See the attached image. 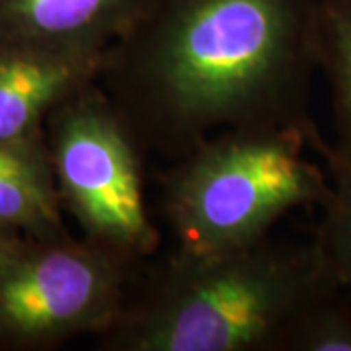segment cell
I'll return each mask as SVG.
<instances>
[{
	"label": "cell",
	"mask_w": 351,
	"mask_h": 351,
	"mask_svg": "<svg viewBox=\"0 0 351 351\" xmlns=\"http://www.w3.org/2000/svg\"><path fill=\"white\" fill-rule=\"evenodd\" d=\"M45 141L61 205L82 239L131 263L156 256L162 239L147 209L145 152L98 82L51 112Z\"/></svg>",
	"instance_id": "277c9868"
},
{
	"label": "cell",
	"mask_w": 351,
	"mask_h": 351,
	"mask_svg": "<svg viewBox=\"0 0 351 351\" xmlns=\"http://www.w3.org/2000/svg\"><path fill=\"white\" fill-rule=\"evenodd\" d=\"M318 71L330 86L334 143L318 137L313 149L351 168V0H322Z\"/></svg>",
	"instance_id": "9c48e42d"
},
{
	"label": "cell",
	"mask_w": 351,
	"mask_h": 351,
	"mask_svg": "<svg viewBox=\"0 0 351 351\" xmlns=\"http://www.w3.org/2000/svg\"><path fill=\"white\" fill-rule=\"evenodd\" d=\"M104 53L0 43V141L45 135L51 112L98 82Z\"/></svg>",
	"instance_id": "8992f818"
},
{
	"label": "cell",
	"mask_w": 351,
	"mask_h": 351,
	"mask_svg": "<svg viewBox=\"0 0 351 351\" xmlns=\"http://www.w3.org/2000/svg\"><path fill=\"white\" fill-rule=\"evenodd\" d=\"M45 135L0 141V225L36 239L69 234Z\"/></svg>",
	"instance_id": "ba28073f"
},
{
	"label": "cell",
	"mask_w": 351,
	"mask_h": 351,
	"mask_svg": "<svg viewBox=\"0 0 351 351\" xmlns=\"http://www.w3.org/2000/svg\"><path fill=\"white\" fill-rule=\"evenodd\" d=\"M18 237H22V232L14 230V228H10V226L0 225V254L6 250V248L12 244L14 240L18 239Z\"/></svg>",
	"instance_id": "7c38bea8"
},
{
	"label": "cell",
	"mask_w": 351,
	"mask_h": 351,
	"mask_svg": "<svg viewBox=\"0 0 351 351\" xmlns=\"http://www.w3.org/2000/svg\"><path fill=\"white\" fill-rule=\"evenodd\" d=\"M324 158L332 188L320 205L313 239L341 287L351 293V168L330 156Z\"/></svg>",
	"instance_id": "30bf717a"
},
{
	"label": "cell",
	"mask_w": 351,
	"mask_h": 351,
	"mask_svg": "<svg viewBox=\"0 0 351 351\" xmlns=\"http://www.w3.org/2000/svg\"><path fill=\"white\" fill-rule=\"evenodd\" d=\"M320 137L299 127L234 129L191 149L162 176V215L176 246L223 252L269 237L299 207H320L328 170L306 156Z\"/></svg>",
	"instance_id": "3957f363"
},
{
	"label": "cell",
	"mask_w": 351,
	"mask_h": 351,
	"mask_svg": "<svg viewBox=\"0 0 351 351\" xmlns=\"http://www.w3.org/2000/svg\"><path fill=\"white\" fill-rule=\"evenodd\" d=\"M320 6L149 0L106 51L98 84L143 152L170 162L223 131H316Z\"/></svg>",
	"instance_id": "6da1fadb"
},
{
	"label": "cell",
	"mask_w": 351,
	"mask_h": 351,
	"mask_svg": "<svg viewBox=\"0 0 351 351\" xmlns=\"http://www.w3.org/2000/svg\"><path fill=\"white\" fill-rule=\"evenodd\" d=\"M138 265L71 234L18 237L0 254V350H49L100 336L115 322Z\"/></svg>",
	"instance_id": "5b68a950"
},
{
	"label": "cell",
	"mask_w": 351,
	"mask_h": 351,
	"mask_svg": "<svg viewBox=\"0 0 351 351\" xmlns=\"http://www.w3.org/2000/svg\"><path fill=\"white\" fill-rule=\"evenodd\" d=\"M341 287L314 242L271 237L143 262L101 351H283L297 318Z\"/></svg>",
	"instance_id": "7a4b0ae2"
},
{
	"label": "cell",
	"mask_w": 351,
	"mask_h": 351,
	"mask_svg": "<svg viewBox=\"0 0 351 351\" xmlns=\"http://www.w3.org/2000/svg\"><path fill=\"white\" fill-rule=\"evenodd\" d=\"M149 0H0V43L104 53Z\"/></svg>",
	"instance_id": "52a82bcc"
},
{
	"label": "cell",
	"mask_w": 351,
	"mask_h": 351,
	"mask_svg": "<svg viewBox=\"0 0 351 351\" xmlns=\"http://www.w3.org/2000/svg\"><path fill=\"white\" fill-rule=\"evenodd\" d=\"M283 351H351V293L334 289L297 318Z\"/></svg>",
	"instance_id": "8fae6325"
}]
</instances>
